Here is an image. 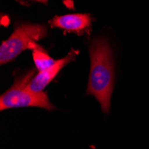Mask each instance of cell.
<instances>
[{"label": "cell", "mask_w": 149, "mask_h": 149, "mask_svg": "<svg viewBox=\"0 0 149 149\" xmlns=\"http://www.w3.org/2000/svg\"><path fill=\"white\" fill-rule=\"evenodd\" d=\"M90 72L87 94L95 97L104 113L110 111L114 85V64L107 40L95 38L89 47Z\"/></svg>", "instance_id": "6da1fadb"}, {"label": "cell", "mask_w": 149, "mask_h": 149, "mask_svg": "<svg viewBox=\"0 0 149 149\" xmlns=\"http://www.w3.org/2000/svg\"><path fill=\"white\" fill-rule=\"evenodd\" d=\"M34 74V70H31L23 76L15 79L13 84L0 97V110L4 111L10 108L18 107H41L48 111L55 110L46 92L34 93L27 89Z\"/></svg>", "instance_id": "7a4b0ae2"}, {"label": "cell", "mask_w": 149, "mask_h": 149, "mask_svg": "<svg viewBox=\"0 0 149 149\" xmlns=\"http://www.w3.org/2000/svg\"><path fill=\"white\" fill-rule=\"evenodd\" d=\"M47 36V29L43 24L22 23L15 26L12 35L0 47V63L15 60L22 52L31 49L37 41Z\"/></svg>", "instance_id": "3957f363"}, {"label": "cell", "mask_w": 149, "mask_h": 149, "mask_svg": "<svg viewBox=\"0 0 149 149\" xmlns=\"http://www.w3.org/2000/svg\"><path fill=\"white\" fill-rule=\"evenodd\" d=\"M78 55V51L72 50L65 57L56 60L49 68L38 72V73L31 79L30 83L27 86V89L34 92V93H40L43 92L45 88L54 79L59 72L72 61L75 60V56Z\"/></svg>", "instance_id": "277c9868"}, {"label": "cell", "mask_w": 149, "mask_h": 149, "mask_svg": "<svg viewBox=\"0 0 149 149\" xmlns=\"http://www.w3.org/2000/svg\"><path fill=\"white\" fill-rule=\"evenodd\" d=\"M92 16L88 13H71L55 16L51 21L52 27H56L67 32L82 34L88 31L92 22Z\"/></svg>", "instance_id": "5b68a950"}, {"label": "cell", "mask_w": 149, "mask_h": 149, "mask_svg": "<svg viewBox=\"0 0 149 149\" xmlns=\"http://www.w3.org/2000/svg\"><path fill=\"white\" fill-rule=\"evenodd\" d=\"M32 57L36 68L38 72H42L51 67L56 61L54 60L37 43L32 49Z\"/></svg>", "instance_id": "8992f818"}, {"label": "cell", "mask_w": 149, "mask_h": 149, "mask_svg": "<svg viewBox=\"0 0 149 149\" xmlns=\"http://www.w3.org/2000/svg\"><path fill=\"white\" fill-rule=\"evenodd\" d=\"M17 1L22 4V5H29L31 3H33V2H37V3H42L44 5H47L48 0H17Z\"/></svg>", "instance_id": "52a82bcc"}]
</instances>
